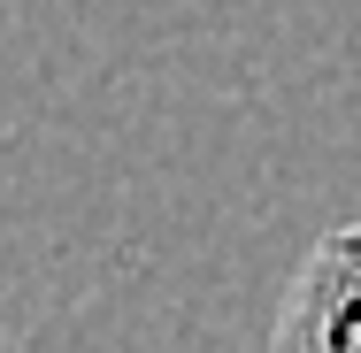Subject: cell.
I'll return each instance as SVG.
<instances>
[{
  "instance_id": "6da1fadb",
  "label": "cell",
  "mask_w": 361,
  "mask_h": 353,
  "mask_svg": "<svg viewBox=\"0 0 361 353\" xmlns=\"http://www.w3.org/2000/svg\"><path fill=\"white\" fill-rule=\"evenodd\" d=\"M269 353H361V223H338L292 269Z\"/></svg>"
}]
</instances>
